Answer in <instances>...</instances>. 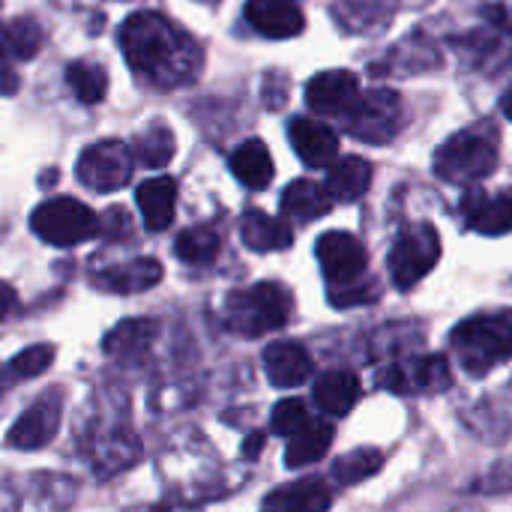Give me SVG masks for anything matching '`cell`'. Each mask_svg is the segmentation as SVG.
Wrapping results in <instances>:
<instances>
[{
    "mask_svg": "<svg viewBox=\"0 0 512 512\" xmlns=\"http://www.w3.org/2000/svg\"><path fill=\"white\" fill-rule=\"evenodd\" d=\"M120 48L126 63L159 87L186 84L201 63L195 39L159 12L129 15L120 27Z\"/></svg>",
    "mask_w": 512,
    "mask_h": 512,
    "instance_id": "cell-1",
    "label": "cell"
},
{
    "mask_svg": "<svg viewBox=\"0 0 512 512\" xmlns=\"http://www.w3.org/2000/svg\"><path fill=\"white\" fill-rule=\"evenodd\" d=\"M456 360L471 375H486L512 357V309L486 312L462 321L450 333Z\"/></svg>",
    "mask_w": 512,
    "mask_h": 512,
    "instance_id": "cell-2",
    "label": "cell"
},
{
    "mask_svg": "<svg viewBox=\"0 0 512 512\" xmlns=\"http://www.w3.org/2000/svg\"><path fill=\"white\" fill-rule=\"evenodd\" d=\"M294 297L279 282H258L252 288L231 291L225 300V324L240 336H264L288 324Z\"/></svg>",
    "mask_w": 512,
    "mask_h": 512,
    "instance_id": "cell-3",
    "label": "cell"
},
{
    "mask_svg": "<svg viewBox=\"0 0 512 512\" xmlns=\"http://www.w3.org/2000/svg\"><path fill=\"white\" fill-rule=\"evenodd\" d=\"M498 168V144L483 132H456L435 153V174L447 183H477Z\"/></svg>",
    "mask_w": 512,
    "mask_h": 512,
    "instance_id": "cell-4",
    "label": "cell"
},
{
    "mask_svg": "<svg viewBox=\"0 0 512 512\" xmlns=\"http://www.w3.org/2000/svg\"><path fill=\"white\" fill-rule=\"evenodd\" d=\"M75 498V483L63 474L0 477V512H63Z\"/></svg>",
    "mask_w": 512,
    "mask_h": 512,
    "instance_id": "cell-5",
    "label": "cell"
},
{
    "mask_svg": "<svg viewBox=\"0 0 512 512\" xmlns=\"http://www.w3.org/2000/svg\"><path fill=\"white\" fill-rule=\"evenodd\" d=\"M345 117V129L369 144H390L402 123H405V108H402V96L393 90H369L360 93L357 102L342 114Z\"/></svg>",
    "mask_w": 512,
    "mask_h": 512,
    "instance_id": "cell-6",
    "label": "cell"
},
{
    "mask_svg": "<svg viewBox=\"0 0 512 512\" xmlns=\"http://www.w3.org/2000/svg\"><path fill=\"white\" fill-rule=\"evenodd\" d=\"M30 228L39 240L51 246H78L96 234L99 219L87 204L75 198H51L33 210Z\"/></svg>",
    "mask_w": 512,
    "mask_h": 512,
    "instance_id": "cell-7",
    "label": "cell"
},
{
    "mask_svg": "<svg viewBox=\"0 0 512 512\" xmlns=\"http://www.w3.org/2000/svg\"><path fill=\"white\" fill-rule=\"evenodd\" d=\"M441 261V237L435 231V225L429 222H417L411 228H405L390 252V276L393 285L399 291L414 288L417 282H423L435 264Z\"/></svg>",
    "mask_w": 512,
    "mask_h": 512,
    "instance_id": "cell-8",
    "label": "cell"
},
{
    "mask_svg": "<svg viewBox=\"0 0 512 512\" xmlns=\"http://www.w3.org/2000/svg\"><path fill=\"white\" fill-rule=\"evenodd\" d=\"M60 420H63V390L51 387L18 414V420L6 432L3 444H6V450H21V453L42 450L60 432Z\"/></svg>",
    "mask_w": 512,
    "mask_h": 512,
    "instance_id": "cell-9",
    "label": "cell"
},
{
    "mask_svg": "<svg viewBox=\"0 0 512 512\" xmlns=\"http://www.w3.org/2000/svg\"><path fill=\"white\" fill-rule=\"evenodd\" d=\"M132 159L135 156L123 141H99L78 156L75 174L93 192H117L129 183Z\"/></svg>",
    "mask_w": 512,
    "mask_h": 512,
    "instance_id": "cell-10",
    "label": "cell"
},
{
    "mask_svg": "<svg viewBox=\"0 0 512 512\" xmlns=\"http://www.w3.org/2000/svg\"><path fill=\"white\" fill-rule=\"evenodd\" d=\"M315 252H318V261H321V270H324L330 288L354 285L357 279H363L366 264H369L363 243L354 234H345V231L321 234Z\"/></svg>",
    "mask_w": 512,
    "mask_h": 512,
    "instance_id": "cell-11",
    "label": "cell"
},
{
    "mask_svg": "<svg viewBox=\"0 0 512 512\" xmlns=\"http://www.w3.org/2000/svg\"><path fill=\"white\" fill-rule=\"evenodd\" d=\"M381 384L399 396H414V393H441L453 384L450 363L441 354L417 357L408 363H396L381 375Z\"/></svg>",
    "mask_w": 512,
    "mask_h": 512,
    "instance_id": "cell-12",
    "label": "cell"
},
{
    "mask_svg": "<svg viewBox=\"0 0 512 512\" xmlns=\"http://www.w3.org/2000/svg\"><path fill=\"white\" fill-rule=\"evenodd\" d=\"M360 96V81L348 69L318 72L306 84V102L318 114H345Z\"/></svg>",
    "mask_w": 512,
    "mask_h": 512,
    "instance_id": "cell-13",
    "label": "cell"
},
{
    "mask_svg": "<svg viewBox=\"0 0 512 512\" xmlns=\"http://www.w3.org/2000/svg\"><path fill=\"white\" fill-rule=\"evenodd\" d=\"M288 138L294 153L309 165V168H327L336 153H339V138L336 132L312 117H294L288 126Z\"/></svg>",
    "mask_w": 512,
    "mask_h": 512,
    "instance_id": "cell-14",
    "label": "cell"
},
{
    "mask_svg": "<svg viewBox=\"0 0 512 512\" xmlns=\"http://www.w3.org/2000/svg\"><path fill=\"white\" fill-rule=\"evenodd\" d=\"M246 18L267 39H291L306 27V15L291 0H249Z\"/></svg>",
    "mask_w": 512,
    "mask_h": 512,
    "instance_id": "cell-15",
    "label": "cell"
},
{
    "mask_svg": "<svg viewBox=\"0 0 512 512\" xmlns=\"http://www.w3.org/2000/svg\"><path fill=\"white\" fill-rule=\"evenodd\" d=\"M267 381L279 390H294L312 375V357L300 342H273L264 348Z\"/></svg>",
    "mask_w": 512,
    "mask_h": 512,
    "instance_id": "cell-16",
    "label": "cell"
},
{
    "mask_svg": "<svg viewBox=\"0 0 512 512\" xmlns=\"http://www.w3.org/2000/svg\"><path fill=\"white\" fill-rule=\"evenodd\" d=\"M330 507H333V492L327 489V483L318 477H306L267 495L261 512H327Z\"/></svg>",
    "mask_w": 512,
    "mask_h": 512,
    "instance_id": "cell-17",
    "label": "cell"
},
{
    "mask_svg": "<svg viewBox=\"0 0 512 512\" xmlns=\"http://www.w3.org/2000/svg\"><path fill=\"white\" fill-rule=\"evenodd\" d=\"M135 204L141 210V219L147 231H165L174 222L177 207V183L171 177H150L138 186Z\"/></svg>",
    "mask_w": 512,
    "mask_h": 512,
    "instance_id": "cell-18",
    "label": "cell"
},
{
    "mask_svg": "<svg viewBox=\"0 0 512 512\" xmlns=\"http://www.w3.org/2000/svg\"><path fill=\"white\" fill-rule=\"evenodd\" d=\"M96 288L111 291V294H138L150 291L153 285L162 282V264L156 258H138L129 264H117L111 270H102L93 276Z\"/></svg>",
    "mask_w": 512,
    "mask_h": 512,
    "instance_id": "cell-19",
    "label": "cell"
},
{
    "mask_svg": "<svg viewBox=\"0 0 512 512\" xmlns=\"http://www.w3.org/2000/svg\"><path fill=\"white\" fill-rule=\"evenodd\" d=\"M315 405L330 414V417H345L363 396V387H360V378L354 372H342V369H333V372H324L318 381H315Z\"/></svg>",
    "mask_w": 512,
    "mask_h": 512,
    "instance_id": "cell-20",
    "label": "cell"
},
{
    "mask_svg": "<svg viewBox=\"0 0 512 512\" xmlns=\"http://www.w3.org/2000/svg\"><path fill=\"white\" fill-rule=\"evenodd\" d=\"M462 213L471 231L477 234H489V237H501L512 231V195H498V198H486V195H468L462 201Z\"/></svg>",
    "mask_w": 512,
    "mask_h": 512,
    "instance_id": "cell-21",
    "label": "cell"
},
{
    "mask_svg": "<svg viewBox=\"0 0 512 512\" xmlns=\"http://www.w3.org/2000/svg\"><path fill=\"white\" fill-rule=\"evenodd\" d=\"M240 237L252 252H279L294 243V231L285 219L264 210H249L240 222Z\"/></svg>",
    "mask_w": 512,
    "mask_h": 512,
    "instance_id": "cell-22",
    "label": "cell"
},
{
    "mask_svg": "<svg viewBox=\"0 0 512 512\" xmlns=\"http://www.w3.org/2000/svg\"><path fill=\"white\" fill-rule=\"evenodd\" d=\"M330 207H333L330 192L312 180H294L282 192V213L297 222H315V219L327 216Z\"/></svg>",
    "mask_w": 512,
    "mask_h": 512,
    "instance_id": "cell-23",
    "label": "cell"
},
{
    "mask_svg": "<svg viewBox=\"0 0 512 512\" xmlns=\"http://www.w3.org/2000/svg\"><path fill=\"white\" fill-rule=\"evenodd\" d=\"M369 183H372V165L366 159H360V156H345V159H339L330 168L324 189L330 192L333 201H345L348 204V201L363 198Z\"/></svg>",
    "mask_w": 512,
    "mask_h": 512,
    "instance_id": "cell-24",
    "label": "cell"
},
{
    "mask_svg": "<svg viewBox=\"0 0 512 512\" xmlns=\"http://www.w3.org/2000/svg\"><path fill=\"white\" fill-rule=\"evenodd\" d=\"M231 171L243 186L264 189L273 180V159H270V150L264 147V141L252 138V141L240 144L231 153Z\"/></svg>",
    "mask_w": 512,
    "mask_h": 512,
    "instance_id": "cell-25",
    "label": "cell"
},
{
    "mask_svg": "<svg viewBox=\"0 0 512 512\" xmlns=\"http://www.w3.org/2000/svg\"><path fill=\"white\" fill-rule=\"evenodd\" d=\"M333 435H336V429L330 423H306L297 435H291V444L285 450L288 468H306V465L318 462L330 450Z\"/></svg>",
    "mask_w": 512,
    "mask_h": 512,
    "instance_id": "cell-26",
    "label": "cell"
},
{
    "mask_svg": "<svg viewBox=\"0 0 512 512\" xmlns=\"http://www.w3.org/2000/svg\"><path fill=\"white\" fill-rule=\"evenodd\" d=\"M153 336H156L153 321H138V318L123 321V324H117L105 336V354L108 357H120V360L138 357L141 351H147V345L153 342Z\"/></svg>",
    "mask_w": 512,
    "mask_h": 512,
    "instance_id": "cell-27",
    "label": "cell"
},
{
    "mask_svg": "<svg viewBox=\"0 0 512 512\" xmlns=\"http://www.w3.org/2000/svg\"><path fill=\"white\" fill-rule=\"evenodd\" d=\"M66 81H69L72 93H75L84 105L102 102L105 93H108V75H105V69H102L99 63H90V60H75V63H69Z\"/></svg>",
    "mask_w": 512,
    "mask_h": 512,
    "instance_id": "cell-28",
    "label": "cell"
},
{
    "mask_svg": "<svg viewBox=\"0 0 512 512\" xmlns=\"http://www.w3.org/2000/svg\"><path fill=\"white\" fill-rule=\"evenodd\" d=\"M381 468H384V453H381V450H372V447H360V450L342 456V459L333 465V477H336L342 486H357V483L375 477Z\"/></svg>",
    "mask_w": 512,
    "mask_h": 512,
    "instance_id": "cell-29",
    "label": "cell"
},
{
    "mask_svg": "<svg viewBox=\"0 0 512 512\" xmlns=\"http://www.w3.org/2000/svg\"><path fill=\"white\" fill-rule=\"evenodd\" d=\"M132 156L144 165V168H165L174 156V135L168 126H150L144 135H138Z\"/></svg>",
    "mask_w": 512,
    "mask_h": 512,
    "instance_id": "cell-30",
    "label": "cell"
},
{
    "mask_svg": "<svg viewBox=\"0 0 512 512\" xmlns=\"http://www.w3.org/2000/svg\"><path fill=\"white\" fill-rule=\"evenodd\" d=\"M174 252L186 264H210L219 255V234L213 228H207V225L189 228V231H183L177 237Z\"/></svg>",
    "mask_w": 512,
    "mask_h": 512,
    "instance_id": "cell-31",
    "label": "cell"
},
{
    "mask_svg": "<svg viewBox=\"0 0 512 512\" xmlns=\"http://www.w3.org/2000/svg\"><path fill=\"white\" fill-rule=\"evenodd\" d=\"M0 42H3L6 54L27 60V57H33V54L39 51V45H42V30H39V24H36L33 18H15V21H9L6 30L0 33Z\"/></svg>",
    "mask_w": 512,
    "mask_h": 512,
    "instance_id": "cell-32",
    "label": "cell"
},
{
    "mask_svg": "<svg viewBox=\"0 0 512 512\" xmlns=\"http://www.w3.org/2000/svg\"><path fill=\"white\" fill-rule=\"evenodd\" d=\"M51 363H54V345H30L9 360L6 372L12 381H27V378H39Z\"/></svg>",
    "mask_w": 512,
    "mask_h": 512,
    "instance_id": "cell-33",
    "label": "cell"
},
{
    "mask_svg": "<svg viewBox=\"0 0 512 512\" xmlns=\"http://www.w3.org/2000/svg\"><path fill=\"white\" fill-rule=\"evenodd\" d=\"M306 423H309V411H306V405H303L300 399H285V402H279V405L273 408L270 426H273L276 435L291 438V435H297Z\"/></svg>",
    "mask_w": 512,
    "mask_h": 512,
    "instance_id": "cell-34",
    "label": "cell"
},
{
    "mask_svg": "<svg viewBox=\"0 0 512 512\" xmlns=\"http://www.w3.org/2000/svg\"><path fill=\"white\" fill-rule=\"evenodd\" d=\"M474 492H483V495H507V492H512V459L498 462L492 471H486L474 483Z\"/></svg>",
    "mask_w": 512,
    "mask_h": 512,
    "instance_id": "cell-35",
    "label": "cell"
},
{
    "mask_svg": "<svg viewBox=\"0 0 512 512\" xmlns=\"http://www.w3.org/2000/svg\"><path fill=\"white\" fill-rule=\"evenodd\" d=\"M378 297V291H369V285H345V288H330V300L333 306H357V303H366Z\"/></svg>",
    "mask_w": 512,
    "mask_h": 512,
    "instance_id": "cell-36",
    "label": "cell"
},
{
    "mask_svg": "<svg viewBox=\"0 0 512 512\" xmlns=\"http://www.w3.org/2000/svg\"><path fill=\"white\" fill-rule=\"evenodd\" d=\"M15 306H18L15 291H12L6 282H0V321H3V318H9V315L15 312Z\"/></svg>",
    "mask_w": 512,
    "mask_h": 512,
    "instance_id": "cell-37",
    "label": "cell"
},
{
    "mask_svg": "<svg viewBox=\"0 0 512 512\" xmlns=\"http://www.w3.org/2000/svg\"><path fill=\"white\" fill-rule=\"evenodd\" d=\"M261 447H264V435H261V432H255L252 438H246L243 453H246V456H258V453H261Z\"/></svg>",
    "mask_w": 512,
    "mask_h": 512,
    "instance_id": "cell-38",
    "label": "cell"
},
{
    "mask_svg": "<svg viewBox=\"0 0 512 512\" xmlns=\"http://www.w3.org/2000/svg\"><path fill=\"white\" fill-rule=\"evenodd\" d=\"M501 108H504V114H507V117H510V120H512V90H510V93H507V96H504Z\"/></svg>",
    "mask_w": 512,
    "mask_h": 512,
    "instance_id": "cell-39",
    "label": "cell"
},
{
    "mask_svg": "<svg viewBox=\"0 0 512 512\" xmlns=\"http://www.w3.org/2000/svg\"><path fill=\"white\" fill-rule=\"evenodd\" d=\"M135 512H189V510H165V507H156V510H135Z\"/></svg>",
    "mask_w": 512,
    "mask_h": 512,
    "instance_id": "cell-40",
    "label": "cell"
},
{
    "mask_svg": "<svg viewBox=\"0 0 512 512\" xmlns=\"http://www.w3.org/2000/svg\"><path fill=\"white\" fill-rule=\"evenodd\" d=\"M456 512H480V510H456Z\"/></svg>",
    "mask_w": 512,
    "mask_h": 512,
    "instance_id": "cell-41",
    "label": "cell"
}]
</instances>
